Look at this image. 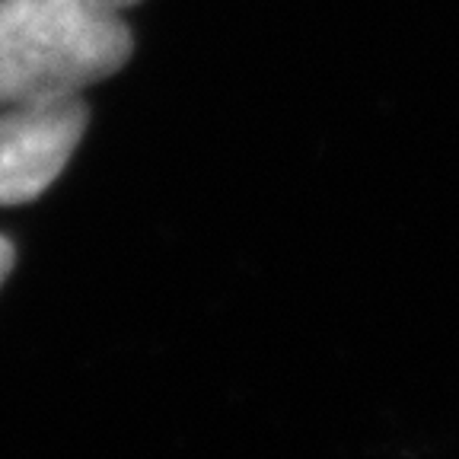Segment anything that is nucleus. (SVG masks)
<instances>
[{
    "instance_id": "nucleus-1",
    "label": "nucleus",
    "mask_w": 459,
    "mask_h": 459,
    "mask_svg": "<svg viewBox=\"0 0 459 459\" xmlns=\"http://www.w3.org/2000/svg\"><path fill=\"white\" fill-rule=\"evenodd\" d=\"M108 0H0V108L80 96L131 57Z\"/></svg>"
},
{
    "instance_id": "nucleus-2",
    "label": "nucleus",
    "mask_w": 459,
    "mask_h": 459,
    "mask_svg": "<svg viewBox=\"0 0 459 459\" xmlns=\"http://www.w3.org/2000/svg\"><path fill=\"white\" fill-rule=\"evenodd\" d=\"M90 122L83 100L0 108V204H26L61 176Z\"/></svg>"
},
{
    "instance_id": "nucleus-3",
    "label": "nucleus",
    "mask_w": 459,
    "mask_h": 459,
    "mask_svg": "<svg viewBox=\"0 0 459 459\" xmlns=\"http://www.w3.org/2000/svg\"><path fill=\"white\" fill-rule=\"evenodd\" d=\"M13 258H16L13 243H10V239H4V237H0V284H4V281H7L10 268H13Z\"/></svg>"
},
{
    "instance_id": "nucleus-4",
    "label": "nucleus",
    "mask_w": 459,
    "mask_h": 459,
    "mask_svg": "<svg viewBox=\"0 0 459 459\" xmlns=\"http://www.w3.org/2000/svg\"><path fill=\"white\" fill-rule=\"evenodd\" d=\"M112 7H118V10H125V7H134V4H141V0H108Z\"/></svg>"
}]
</instances>
